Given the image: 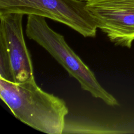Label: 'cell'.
<instances>
[{"instance_id": "1", "label": "cell", "mask_w": 134, "mask_h": 134, "mask_svg": "<svg viewBox=\"0 0 134 134\" xmlns=\"http://www.w3.org/2000/svg\"><path fill=\"white\" fill-rule=\"evenodd\" d=\"M0 97L15 117L48 134H61L69 110L65 101L42 90L35 79L15 83L0 79Z\"/></svg>"}, {"instance_id": "2", "label": "cell", "mask_w": 134, "mask_h": 134, "mask_svg": "<svg viewBox=\"0 0 134 134\" xmlns=\"http://www.w3.org/2000/svg\"><path fill=\"white\" fill-rule=\"evenodd\" d=\"M46 18L29 15L26 27L27 37L47 51L71 77L75 79L81 88L111 106H118L117 100L99 83L95 74L74 52L62 35L51 29Z\"/></svg>"}, {"instance_id": "3", "label": "cell", "mask_w": 134, "mask_h": 134, "mask_svg": "<svg viewBox=\"0 0 134 134\" xmlns=\"http://www.w3.org/2000/svg\"><path fill=\"white\" fill-rule=\"evenodd\" d=\"M35 15L63 24L84 37H94L97 27L81 0H0V14Z\"/></svg>"}, {"instance_id": "4", "label": "cell", "mask_w": 134, "mask_h": 134, "mask_svg": "<svg viewBox=\"0 0 134 134\" xmlns=\"http://www.w3.org/2000/svg\"><path fill=\"white\" fill-rule=\"evenodd\" d=\"M97 28L116 45L131 48L134 40V0H83Z\"/></svg>"}, {"instance_id": "5", "label": "cell", "mask_w": 134, "mask_h": 134, "mask_svg": "<svg viewBox=\"0 0 134 134\" xmlns=\"http://www.w3.org/2000/svg\"><path fill=\"white\" fill-rule=\"evenodd\" d=\"M23 15L15 13L0 14V34L7 46L15 83L35 79L31 56L24 36Z\"/></svg>"}, {"instance_id": "6", "label": "cell", "mask_w": 134, "mask_h": 134, "mask_svg": "<svg viewBox=\"0 0 134 134\" xmlns=\"http://www.w3.org/2000/svg\"><path fill=\"white\" fill-rule=\"evenodd\" d=\"M0 79L15 82L10 57L4 37L0 34Z\"/></svg>"}, {"instance_id": "7", "label": "cell", "mask_w": 134, "mask_h": 134, "mask_svg": "<svg viewBox=\"0 0 134 134\" xmlns=\"http://www.w3.org/2000/svg\"><path fill=\"white\" fill-rule=\"evenodd\" d=\"M81 1H83V0H81Z\"/></svg>"}]
</instances>
